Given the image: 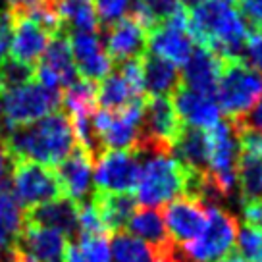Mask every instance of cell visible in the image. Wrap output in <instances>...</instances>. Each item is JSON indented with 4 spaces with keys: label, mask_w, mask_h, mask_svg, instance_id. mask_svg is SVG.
I'll return each mask as SVG.
<instances>
[{
    "label": "cell",
    "mask_w": 262,
    "mask_h": 262,
    "mask_svg": "<svg viewBox=\"0 0 262 262\" xmlns=\"http://www.w3.org/2000/svg\"><path fill=\"white\" fill-rule=\"evenodd\" d=\"M91 201L97 208L106 233H120L123 228H127L133 214L137 212V201H135V196L131 195L98 193V191H95Z\"/></svg>",
    "instance_id": "7402d4cb"
},
{
    "label": "cell",
    "mask_w": 262,
    "mask_h": 262,
    "mask_svg": "<svg viewBox=\"0 0 262 262\" xmlns=\"http://www.w3.org/2000/svg\"><path fill=\"white\" fill-rule=\"evenodd\" d=\"M185 6L181 0H133L131 16L135 17L147 31L155 29Z\"/></svg>",
    "instance_id": "4dcf8cb0"
},
{
    "label": "cell",
    "mask_w": 262,
    "mask_h": 262,
    "mask_svg": "<svg viewBox=\"0 0 262 262\" xmlns=\"http://www.w3.org/2000/svg\"><path fill=\"white\" fill-rule=\"evenodd\" d=\"M68 243L70 241L54 229L25 222L16 247L24 256L35 262H62Z\"/></svg>",
    "instance_id": "d6986e66"
},
{
    "label": "cell",
    "mask_w": 262,
    "mask_h": 262,
    "mask_svg": "<svg viewBox=\"0 0 262 262\" xmlns=\"http://www.w3.org/2000/svg\"><path fill=\"white\" fill-rule=\"evenodd\" d=\"M249 31L245 17L228 0H214L189 12V35L193 42L220 58H239Z\"/></svg>",
    "instance_id": "7a4b0ae2"
},
{
    "label": "cell",
    "mask_w": 262,
    "mask_h": 262,
    "mask_svg": "<svg viewBox=\"0 0 262 262\" xmlns=\"http://www.w3.org/2000/svg\"><path fill=\"white\" fill-rule=\"evenodd\" d=\"M143 64V87L150 97H168L176 93L181 85V75L178 68L162 58L145 52L141 56Z\"/></svg>",
    "instance_id": "603a6c76"
},
{
    "label": "cell",
    "mask_w": 262,
    "mask_h": 262,
    "mask_svg": "<svg viewBox=\"0 0 262 262\" xmlns=\"http://www.w3.org/2000/svg\"><path fill=\"white\" fill-rule=\"evenodd\" d=\"M239 205L262 199V156H239Z\"/></svg>",
    "instance_id": "1f68e13d"
},
{
    "label": "cell",
    "mask_w": 262,
    "mask_h": 262,
    "mask_svg": "<svg viewBox=\"0 0 262 262\" xmlns=\"http://www.w3.org/2000/svg\"><path fill=\"white\" fill-rule=\"evenodd\" d=\"M70 47L74 54L75 70L83 79L102 81L108 74H112V58L108 56L104 42L98 33H72Z\"/></svg>",
    "instance_id": "2e32d148"
},
{
    "label": "cell",
    "mask_w": 262,
    "mask_h": 262,
    "mask_svg": "<svg viewBox=\"0 0 262 262\" xmlns=\"http://www.w3.org/2000/svg\"><path fill=\"white\" fill-rule=\"evenodd\" d=\"M64 31L97 33L100 27L95 0H52Z\"/></svg>",
    "instance_id": "cb8c5ba5"
},
{
    "label": "cell",
    "mask_w": 262,
    "mask_h": 262,
    "mask_svg": "<svg viewBox=\"0 0 262 262\" xmlns=\"http://www.w3.org/2000/svg\"><path fill=\"white\" fill-rule=\"evenodd\" d=\"M181 2L191 6V8H196V6H203V4H208V2H214V0H181Z\"/></svg>",
    "instance_id": "60d3db41"
},
{
    "label": "cell",
    "mask_w": 262,
    "mask_h": 262,
    "mask_svg": "<svg viewBox=\"0 0 262 262\" xmlns=\"http://www.w3.org/2000/svg\"><path fill=\"white\" fill-rule=\"evenodd\" d=\"M131 235L139 237L147 245L155 247L156 251H164L172 241L168 237V231L164 226L162 214L156 208H141L133 214V218L127 224Z\"/></svg>",
    "instance_id": "484cf974"
},
{
    "label": "cell",
    "mask_w": 262,
    "mask_h": 262,
    "mask_svg": "<svg viewBox=\"0 0 262 262\" xmlns=\"http://www.w3.org/2000/svg\"><path fill=\"white\" fill-rule=\"evenodd\" d=\"M4 127V108H2V87H0V133Z\"/></svg>",
    "instance_id": "b9f144b4"
},
{
    "label": "cell",
    "mask_w": 262,
    "mask_h": 262,
    "mask_svg": "<svg viewBox=\"0 0 262 262\" xmlns=\"http://www.w3.org/2000/svg\"><path fill=\"white\" fill-rule=\"evenodd\" d=\"M239 12L253 29H262V0H237Z\"/></svg>",
    "instance_id": "d590c367"
},
{
    "label": "cell",
    "mask_w": 262,
    "mask_h": 262,
    "mask_svg": "<svg viewBox=\"0 0 262 262\" xmlns=\"http://www.w3.org/2000/svg\"><path fill=\"white\" fill-rule=\"evenodd\" d=\"M222 72V58L216 56L214 52L203 47H195L187 64L183 66V75H181V85L189 89L205 93V95H214L216 85L220 79Z\"/></svg>",
    "instance_id": "44dd1931"
},
{
    "label": "cell",
    "mask_w": 262,
    "mask_h": 262,
    "mask_svg": "<svg viewBox=\"0 0 262 262\" xmlns=\"http://www.w3.org/2000/svg\"><path fill=\"white\" fill-rule=\"evenodd\" d=\"M25 214L8 187L0 189V249L16 247L24 229Z\"/></svg>",
    "instance_id": "4316f807"
},
{
    "label": "cell",
    "mask_w": 262,
    "mask_h": 262,
    "mask_svg": "<svg viewBox=\"0 0 262 262\" xmlns=\"http://www.w3.org/2000/svg\"><path fill=\"white\" fill-rule=\"evenodd\" d=\"M102 42L114 64H123L141 58L148 49V31L133 16L108 25L102 33Z\"/></svg>",
    "instance_id": "9a60e30c"
},
{
    "label": "cell",
    "mask_w": 262,
    "mask_h": 262,
    "mask_svg": "<svg viewBox=\"0 0 262 262\" xmlns=\"http://www.w3.org/2000/svg\"><path fill=\"white\" fill-rule=\"evenodd\" d=\"M189 170L181 166L172 152L141 155V173L135 201L145 208L168 205L178 196L187 195Z\"/></svg>",
    "instance_id": "3957f363"
},
{
    "label": "cell",
    "mask_w": 262,
    "mask_h": 262,
    "mask_svg": "<svg viewBox=\"0 0 262 262\" xmlns=\"http://www.w3.org/2000/svg\"><path fill=\"white\" fill-rule=\"evenodd\" d=\"M218 262H247V260L241 256V254H239V251H231V253L224 254Z\"/></svg>",
    "instance_id": "f35d334b"
},
{
    "label": "cell",
    "mask_w": 262,
    "mask_h": 262,
    "mask_svg": "<svg viewBox=\"0 0 262 262\" xmlns=\"http://www.w3.org/2000/svg\"><path fill=\"white\" fill-rule=\"evenodd\" d=\"M33 75H35L33 66L19 64L12 58H6L0 66V87L2 89H12L17 85H24V83L35 79Z\"/></svg>",
    "instance_id": "836d02e7"
},
{
    "label": "cell",
    "mask_w": 262,
    "mask_h": 262,
    "mask_svg": "<svg viewBox=\"0 0 262 262\" xmlns=\"http://www.w3.org/2000/svg\"><path fill=\"white\" fill-rule=\"evenodd\" d=\"M64 262H112L106 235H77L68 243Z\"/></svg>",
    "instance_id": "f1b7e54d"
},
{
    "label": "cell",
    "mask_w": 262,
    "mask_h": 262,
    "mask_svg": "<svg viewBox=\"0 0 262 262\" xmlns=\"http://www.w3.org/2000/svg\"><path fill=\"white\" fill-rule=\"evenodd\" d=\"M141 173V155L137 150H104L95 160L93 180L98 193H135Z\"/></svg>",
    "instance_id": "30bf717a"
},
{
    "label": "cell",
    "mask_w": 262,
    "mask_h": 262,
    "mask_svg": "<svg viewBox=\"0 0 262 262\" xmlns=\"http://www.w3.org/2000/svg\"><path fill=\"white\" fill-rule=\"evenodd\" d=\"M131 4H133V0H95L98 19L104 27L116 24L122 17L127 16V12L131 10Z\"/></svg>",
    "instance_id": "e575fe53"
},
{
    "label": "cell",
    "mask_w": 262,
    "mask_h": 262,
    "mask_svg": "<svg viewBox=\"0 0 262 262\" xmlns=\"http://www.w3.org/2000/svg\"><path fill=\"white\" fill-rule=\"evenodd\" d=\"M245 122L249 123V125H253L254 129H258L262 133V98L258 100V104L253 108V112L245 118Z\"/></svg>",
    "instance_id": "74e56055"
},
{
    "label": "cell",
    "mask_w": 262,
    "mask_h": 262,
    "mask_svg": "<svg viewBox=\"0 0 262 262\" xmlns=\"http://www.w3.org/2000/svg\"><path fill=\"white\" fill-rule=\"evenodd\" d=\"M145 98L122 110L100 108L93 114V125L104 150H135L141 139Z\"/></svg>",
    "instance_id": "ba28073f"
},
{
    "label": "cell",
    "mask_w": 262,
    "mask_h": 262,
    "mask_svg": "<svg viewBox=\"0 0 262 262\" xmlns=\"http://www.w3.org/2000/svg\"><path fill=\"white\" fill-rule=\"evenodd\" d=\"M112 262H160V253L129 231L114 233L110 243Z\"/></svg>",
    "instance_id": "83f0119b"
},
{
    "label": "cell",
    "mask_w": 262,
    "mask_h": 262,
    "mask_svg": "<svg viewBox=\"0 0 262 262\" xmlns=\"http://www.w3.org/2000/svg\"><path fill=\"white\" fill-rule=\"evenodd\" d=\"M60 106H62V93L49 89L35 79L12 89H2L4 125L8 127V131L39 122L42 118L58 112Z\"/></svg>",
    "instance_id": "5b68a950"
},
{
    "label": "cell",
    "mask_w": 262,
    "mask_h": 262,
    "mask_svg": "<svg viewBox=\"0 0 262 262\" xmlns=\"http://www.w3.org/2000/svg\"><path fill=\"white\" fill-rule=\"evenodd\" d=\"M93 168L95 162L89 155H85L81 148L75 150L66 158L64 162L56 166V178L62 187L64 199H70L75 205H81L91 199L93 189Z\"/></svg>",
    "instance_id": "e0dca14e"
},
{
    "label": "cell",
    "mask_w": 262,
    "mask_h": 262,
    "mask_svg": "<svg viewBox=\"0 0 262 262\" xmlns=\"http://www.w3.org/2000/svg\"><path fill=\"white\" fill-rule=\"evenodd\" d=\"M239 254L247 262H262V229L243 222L237 231Z\"/></svg>",
    "instance_id": "d6a6232c"
},
{
    "label": "cell",
    "mask_w": 262,
    "mask_h": 262,
    "mask_svg": "<svg viewBox=\"0 0 262 262\" xmlns=\"http://www.w3.org/2000/svg\"><path fill=\"white\" fill-rule=\"evenodd\" d=\"M62 104L66 114H93L98 104V85L95 81L77 77L72 85L62 91Z\"/></svg>",
    "instance_id": "f546056e"
},
{
    "label": "cell",
    "mask_w": 262,
    "mask_h": 262,
    "mask_svg": "<svg viewBox=\"0 0 262 262\" xmlns=\"http://www.w3.org/2000/svg\"><path fill=\"white\" fill-rule=\"evenodd\" d=\"M172 102L185 127L206 131L220 122V106L214 95H205L180 85L173 93Z\"/></svg>",
    "instance_id": "ac0fdd59"
},
{
    "label": "cell",
    "mask_w": 262,
    "mask_h": 262,
    "mask_svg": "<svg viewBox=\"0 0 262 262\" xmlns=\"http://www.w3.org/2000/svg\"><path fill=\"white\" fill-rule=\"evenodd\" d=\"M172 156L187 170L206 173V156H208L206 131L183 127L178 141L173 143Z\"/></svg>",
    "instance_id": "d4e9b609"
},
{
    "label": "cell",
    "mask_w": 262,
    "mask_h": 262,
    "mask_svg": "<svg viewBox=\"0 0 262 262\" xmlns=\"http://www.w3.org/2000/svg\"><path fill=\"white\" fill-rule=\"evenodd\" d=\"M10 10L14 14V27H12V37H10L8 58L16 60L19 64L35 68V64L45 54L52 37L35 19L27 16L24 10Z\"/></svg>",
    "instance_id": "5bb4252c"
},
{
    "label": "cell",
    "mask_w": 262,
    "mask_h": 262,
    "mask_svg": "<svg viewBox=\"0 0 262 262\" xmlns=\"http://www.w3.org/2000/svg\"><path fill=\"white\" fill-rule=\"evenodd\" d=\"M162 220L173 245L183 247L195 241L206 226V205L193 196H178L164 205Z\"/></svg>",
    "instance_id": "7c38bea8"
},
{
    "label": "cell",
    "mask_w": 262,
    "mask_h": 262,
    "mask_svg": "<svg viewBox=\"0 0 262 262\" xmlns=\"http://www.w3.org/2000/svg\"><path fill=\"white\" fill-rule=\"evenodd\" d=\"M12 158H10L8 150L4 147V143H0V189L6 187V180L10 178V173H12Z\"/></svg>",
    "instance_id": "8d00e7d4"
},
{
    "label": "cell",
    "mask_w": 262,
    "mask_h": 262,
    "mask_svg": "<svg viewBox=\"0 0 262 262\" xmlns=\"http://www.w3.org/2000/svg\"><path fill=\"white\" fill-rule=\"evenodd\" d=\"M25 222H31L42 228H50L62 233L68 241L79 235V222H77V205L70 199H56L52 203L41 205L25 212Z\"/></svg>",
    "instance_id": "ffe728a7"
},
{
    "label": "cell",
    "mask_w": 262,
    "mask_h": 262,
    "mask_svg": "<svg viewBox=\"0 0 262 262\" xmlns=\"http://www.w3.org/2000/svg\"><path fill=\"white\" fill-rule=\"evenodd\" d=\"M237 231L239 222L229 210L224 206L206 205V226L203 233L189 245L181 247V251L187 262H218L224 254L233 251Z\"/></svg>",
    "instance_id": "8992f818"
},
{
    "label": "cell",
    "mask_w": 262,
    "mask_h": 262,
    "mask_svg": "<svg viewBox=\"0 0 262 262\" xmlns=\"http://www.w3.org/2000/svg\"><path fill=\"white\" fill-rule=\"evenodd\" d=\"M214 98L228 120H245L262 98V72L241 58H222Z\"/></svg>",
    "instance_id": "277c9868"
},
{
    "label": "cell",
    "mask_w": 262,
    "mask_h": 262,
    "mask_svg": "<svg viewBox=\"0 0 262 262\" xmlns=\"http://www.w3.org/2000/svg\"><path fill=\"white\" fill-rule=\"evenodd\" d=\"M41 2H45V0H16V4L10 8H31V6L41 4Z\"/></svg>",
    "instance_id": "ab89813d"
},
{
    "label": "cell",
    "mask_w": 262,
    "mask_h": 262,
    "mask_svg": "<svg viewBox=\"0 0 262 262\" xmlns=\"http://www.w3.org/2000/svg\"><path fill=\"white\" fill-rule=\"evenodd\" d=\"M10 181H12L10 189L12 195L16 196L19 206H24L25 210H31L64 196L56 172L42 164L25 162V160L14 162Z\"/></svg>",
    "instance_id": "9c48e42d"
},
{
    "label": "cell",
    "mask_w": 262,
    "mask_h": 262,
    "mask_svg": "<svg viewBox=\"0 0 262 262\" xmlns=\"http://www.w3.org/2000/svg\"><path fill=\"white\" fill-rule=\"evenodd\" d=\"M180 116L170 97H147L143 108L141 139L137 145L139 155L147 152H172L173 143L183 131Z\"/></svg>",
    "instance_id": "52a82bcc"
},
{
    "label": "cell",
    "mask_w": 262,
    "mask_h": 262,
    "mask_svg": "<svg viewBox=\"0 0 262 262\" xmlns=\"http://www.w3.org/2000/svg\"><path fill=\"white\" fill-rule=\"evenodd\" d=\"M33 77L45 87L60 91V93L77 79V70H75L68 33H58L56 37L50 39L45 54L35 66Z\"/></svg>",
    "instance_id": "4fadbf2b"
},
{
    "label": "cell",
    "mask_w": 262,
    "mask_h": 262,
    "mask_svg": "<svg viewBox=\"0 0 262 262\" xmlns=\"http://www.w3.org/2000/svg\"><path fill=\"white\" fill-rule=\"evenodd\" d=\"M12 162H35L47 168L58 166L75 150V137L70 116L64 110L42 118L19 129L8 131L2 141Z\"/></svg>",
    "instance_id": "6da1fadb"
},
{
    "label": "cell",
    "mask_w": 262,
    "mask_h": 262,
    "mask_svg": "<svg viewBox=\"0 0 262 262\" xmlns=\"http://www.w3.org/2000/svg\"><path fill=\"white\" fill-rule=\"evenodd\" d=\"M195 50L193 39L189 35V10L181 6L168 21L148 31V52L178 66L187 64Z\"/></svg>",
    "instance_id": "8fae6325"
}]
</instances>
